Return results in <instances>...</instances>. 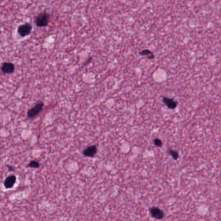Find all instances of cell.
Returning a JSON list of instances; mask_svg holds the SVG:
<instances>
[{
	"label": "cell",
	"mask_w": 221,
	"mask_h": 221,
	"mask_svg": "<svg viewBox=\"0 0 221 221\" xmlns=\"http://www.w3.org/2000/svg\"><path fill=\"white\" fill-rule=\"evenodd\" d=\"M50 20V15L46 12H44L36 16L35 18L36 25L38 27H46L47 26Z\"/></svg>",
	"instance_id": "1"
},
{
	"label": "cell",
	"mask_w": 221,
	"mask_h": 221,
	"mask_svg": "<svg viewBox=\"0 0 221 221\" xmlns=\"http://www.w3.org/2000/svg\"><path fill=\"white\" fill-rule=\"evenodd\" d=\"M44 103L42 102H40V103L36 104L33 107H32L31 109L28 110L27 112V116L29 118H32L36 116L38 114L42 111L44 108Z\"/></svg>",
	"instance_id": "2"
},
{
	"label": "cell",
	"mask_w": 221,
	"mask_h": 221,
	"mask_svg": "<svg viewBox=\"0 0 221 221\" xmlns=\"http://www.w3.org/2000/svg\"><path fill=\"white\" fill-rule=\"evenodd\" d=\"M31 30H32V26L30 23H26L19 26L18 29V32L20 36H22V37H24V36H26L29 35Z\"/></svg>",
	"instance_id": "3"
},
{
	"label": "cell",
	"mask_w": 221,
	"mask_h": 221,
	"mask_svg": "<svg viewBox=\"0 0 221 221\" xmlns=\"http://www.w3.org/2000/svg\"><path fill=\"white\" fill-rule=\"evenodd\" d=\"M150 212L151 215L155 219H162L163 218V216H164V213H163V211L161 210L160 209H159L158 207H156L150 208Z\"/></svg>",
	"instance_id": "4"
},
{
	"label": "cell",
	"mask_w": 221,
	"mask_h": 221,
	"mask_svg": "<svg viewBox=\"0 0 221 221\" xmlns=\"http://www.w3.org/2000/svg\"><path fill=\"white\" fill-rule=\"evenodd\" d=\"M14 65L11 62H5L3 63L2 66V70L4 73L10 74L14 71Z\"/></svg>",
	"instance_id": "5"
},
{
	"label": "cell",
	"mask_w": 221,
	"mask_h": 221,
	"mask_svg": "<svg viewBox=\"0 0 221 221\" xmlns=\"http://www.w3.org/2000/svg\"><path fill=\"white\" fill-rule=\"evenodd\" d=\"M163 101L167 107L170 109H174L177 106V102L173 99H171V98L163 97Z\"/></svg>",
	"instance_id": "6"
},
{
	"label": "cell",
	"mask_w": 221,
	"mask_h": 221,
	"mask_svg": "<svg viewBox=\"0 0 221 221\" xmlns=\"http://www.w3.org/2000/svg\"><path fill=\"white\" fill-rule=\"evenodd\" d=\"M96 153H97V147L95 145H92L87 147L86 149L84 150L83 154L86 156L93 157Z\"/></svg>",
	"instance_id": "7"
},
{
	"label": "cell",
	"mask_w": 221,
	"mask_h": 221,
	"mask_svg": "<svg viewBox=\"0 0 221 221\" xmlns=\"http://www.w3.org/2000/svg\"><path fill=\"white\" fill-rule=\"evenodd\" d=\"M16 182V177L14 175H11L8 177L6 179L5 182H4V185L7 189H10L12 187L14 186V184Z\"/></svg>",
	"instance_id": "8"
},
{
	"label": "cell",
	"mask_w": 221,
	"mask_h": 221,
	"mask_svg": "<svg viewBox=\"0 0 221 221\" xmlns=\"http://www.w3.org/2000/svg\"><path fill=\"white\" fill-rule=\"evenodd\" d=\"M140 54L141 55H143V56H148V58L149 59H154V55L153 53L151 52L150 51L148 50H145L141 51L140 53Z\"/></svg>",
	"instance_id": "9"
},
{
	"label": "cell",
	"mask_w": 221,
	"mask_h": 221,
	"mask_svg": "<svg viewBox=\"0 0 221 221\" xmlns=\"http://www.w3.org/2000/svg\"><path fill=\"white\" fill-rule=\"evenodd\" d=\"M169 153L171 155L172 157H173V159H177L178 158V156H179V155H178V153L177 151H176L174 150L170 149L169 151Z\"/></svg>",
	"instance_id": "10"
},
{
	"label": "cell",
	"mask_w": 221,
	"mask_h": 221,
	"mask_svg": "<svg viewBox=\"0 0 221 221\" xmlns=\"http://www.w3.org/2000/svg\"><path fill=\"white\" fill-rule=\"evenodd\" d=\"M39 166V163L36 161H32L27 165V167H32V168H37Z\"/></svg>",
	"instance_id": "11"
},
{
	"label": "cell",
	"mask_w": 221,
	"mask_h": 221,
	"mask_svg": "<svg viewBox=\"0 0 221 221\" xmlns=\"http://www.w3.org/2000/svg\"><path fill=\"white\" fill-rule=\"evenodd\" d=\"M154 143L155 145H156L157 147H162V141L158 138L155 139L154 141Z\"/></svg>",
	"instance_id": "12"
}]
</instances>
